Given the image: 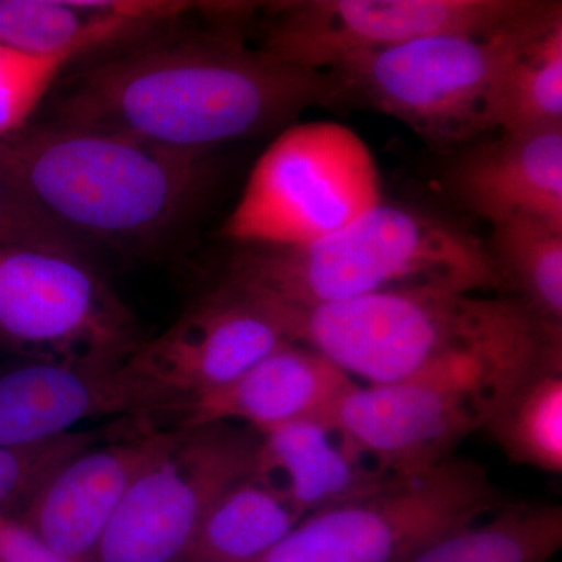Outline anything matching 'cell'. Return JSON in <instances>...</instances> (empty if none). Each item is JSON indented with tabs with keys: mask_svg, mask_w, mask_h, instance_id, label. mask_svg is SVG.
I'll return each mask as SVG.
<instances>
[{
	"mask_svg": "<svg viewBox=\"0 0 562 562\" xmlns=\"http://www.w3.org/2000/svg\"><path fill=\"white\" fill-rule=\"evenodd\" d=\"M184 405L127 364L85 369L27 361L0 372V450L49 441L83 420L179 417Z\"/></svg>",
	"mask_w": 562,
	"mask_h": 562,
	"instance_id": "4fadbf2b",
	"label": "cell"
},
{
	"mask_svg": "<svg viewBox=\"0 0 562 562\" xmlns=\"http://www.w3.org/2000/svg\"><path fill=\"white\" fill-rule=\"evenodd\" d=\"M83 55H32L0 46V138L24 128L63 72Z\"/></svg>",
	"mask_w": 562,
	"mask_h": 562,
	"instance_id": "603a6c76",
	"label": "cell"
},
{
	"mask_svg": "<svg viewBox=\"0 0 562 562\" xmlns=\"http://www.w3.org/2000/svg\"><path fill=\"white\" fill-rule=\"evenodd\" d=\"M561 16V2L535 0L516 20L492 31L425 36L347 58L328 70L349 105L387 114L428 143L454 146L495 131L506 66L532 35Z\"/></svg>",
	"mask_w": 562,
	"mask_h": 562,
	"instance_id": "5b68a950",
	"label": "cell"
},
{
	"mask_svg": "<svg viewBox=\"0 0 562 562\" xmlns=\"http://www.w3.org/2000/svg\"><path fill=\"white\" fill-rule=\"evenodd\" d=\"M290 341L266 306L224 286L192 305L125 364L147 382L190 402L232 383Z\"/></svg>",
	"mask_w": 562,
	"mask_h": 562,
	"instance_id": "7c38bea8",
	"label": "cell"
},
{
	"mask_svg": "<svg viewBox=\"0 0 562 562\" xmlns=\"http://www.w3.org/2000/svg\"><path fill=\"white\" fill-rule=\"evenodd\" d=\"M261 305L290 341L368 384H454L503 402L536 372L562 366V330L517 297L408 286L310 310Z\"/></svg>",
	"mask_w": 562,
	"mask_h": 562,
	"instance_id": "7a4b0ae2",
	"label": "cell"
},
{
	"mask_svg": "<svg viewBox=\"0 0 562 562\" xmlns=\"http://www.w3.org/2000/svg\"><path fill=\"white\" fill-rule=\"evenodd\" d=\"M143 342L131 310L85 258L0 247V344L29 361L114 369Z\"/></svg>",
	"mask_w": 562,
	"mask_h": 562,
	"instance_id": "9c48e42d",
	"label": "cell"
},
{
	"mask_svg": "<svg viewBox=\"0 0 562 562\" xmlns=\"http://www.w3.org/2000/svg\"><path fill=\"white\" fill-rule=\"evenodd\" d=\"M98 442L94 431H69L36 446L0 450V514L14 516L55 469Z\"/></svg>",
	"mask_w": 562,
	"mask_h": 562,
	"instance_id": "cb8c5ba5",
	"label": "cell"
},
{
	"mask_svg": "<svg viewBox=\"0 0 562 562\" xmlns=\"http://www.w3.org/2000/svg\"><path fill=\"white\" fill-rule=\"evenodd\" d=\"M305 514L255 472L233 484L202 520L180 562H255Z\"/></svg>",
	"mask_w": 562,
	"mask_h": 562,
	"instance_id": "ac0fdd59",
	"label": "cell"
},
{
	"mask_svg": "<svg viewBox=\"0 0 562 562\" xmlns=\"http://www.w3.org/2000/svg\"><path fill=\"white\" fill-rule=\"evenodd\" d=\"M0 247L58 251L87 260L88 250L52 225L0 169Z\"/></svg>",
	"mask_w": 562,
	"mask_h": 562,
	"instance_id": "d4e9b609",
	"label": "cell"
},
{
	"mask_svg": "<svg viewBox=\"0 0 562 562\" xmlns=\"http://www.w3.org/2000/svg\"><path fill=\"white\" fill-rule=\"evenodd\" d=\"M535 0H291L269 3L258 49L299 68L333 66L441 33L492 31Z\"/></svg>",
	"mask_w": 562,
	"mask_h": 562,
	"instance_id": "30bf717a",
	"label": "cell"
},
{
	"mask_svg": "<svg viewBox=\"0 0 562 562\" xmlns=\"http://www.w3.org/2000/svg\"><path fill=\"white\" fill-rule=\"evenodd\" d=\"M260 442L232 422L165 430L92 562H180L211 506L255 472Z\"/></svg>",
	"mask_w": 562,
	"mask_h": 562,
	"instance_id": "ba28073f",
	"label": "cell"
},
{
	"mask_svg": "<svg viewBox=\"0 0 562 562\" xmlns=\"http://www.w3.org/2000/svg\"><path fill=\"white\" fill-rule=\"evenodd\" d=\"M447 187L491 225L532 216L562 227V127L501 132L465 147L450 165Z\"/></svg>",
	"mask_w": 562,
	"mask_h": 562,
	"instance_id": "2e32d148",
	"label": "cell"
},
{
	"mask_svg": "<svg viewBox=\"0 0 562 562\" xmlns=\"http://www.w3.org/2000/svg\"><path fill=\"white\" fill-rule=\"evenodd\" d=\"M382 201L379 168L357 133L336 122L295 124L251 169L221 235L244 247L301 246Z\"/></svg>",
	"mask_w": 562,
	"mask_h": 562,
	"instance_id": "8992f818",
	"label": "cell"
},
{
	"mask_svg": "<svg viewBox=\"0 0 562 562\" xmlns=\"http://www.w3.org/2000/svg\"><path fill=\"white\" fill-rule=\"evenodd\" d=\"M492 261L502 283L550 327L562 330V227L532 216L492 225Z\"/></svg>",
	"mask_w": 562,
	"mask_h": 562,
	"instance_id": "ffe728a7",
	"label": "cell"
},
{
	"mask_svg": "<svg viewBox=\"0 0 562 562\" xmlns=\"http://www.w3.org/2000/svg\"><path fill=\"white\" fill-rule=\"evenodd\" d=\"M494 125L501 132L562 127V16L509 60L498 85Z\"/></svg>",
	"mask_w": 562,
	"mask_h": 562,
	"instance_id": "44dd1931",
	"label": "cell"
},
{
	"mask_svg": "<svg viewBox=\"0 0 562 562\" xmlns=\"http://www.w3.org/2000/svg\"><path fill=\"white\" fill-rule=\"evenodd\" d=\"M561 546V506L520 503L436 539L405 562H547Z\"/></svg>",
	"mask_w": 562,
	"mask_h": 562,
	"instance_id": "d6986e66",
	"label": "cell"
},
{
	"mask_svg": "<svg viewBox=\"0 0 562 562\" xmlns=\"http://www.w3.org/2000/svg\"><path fill=\"white\" fill-rule=\"evenodd\" d=\"M501 403L454 384H355L331 422L373 468L390 476H413L453 458V450L484 428Z\"/></svg>",
	"mask_w": 562,
	"mask_h": 562,
	"instance_id": "8fae6325",
	"label": "cell"
},
{
	"mask_svg": "<svg viewBox=\"0 0 562 562\" xmlns=\"http://www.w3.org/2000/svg\"><path fill=\"white\" fill-rule=\"evenodd\" d=\"M60 77L47 122L99 128L166 149L213 151L283 127L314 106H349L330 70L288 65L232 25L146 33Z\"/></svg>",
	"mask_w": 562,
	"mask_h": 562,
	"instance_id": "6da1fadb",
	"label": "cell"
},
{
	"mask_svg": "<svg viewBox=\"0 0 562 562\" xmlns=\"http://www.w3.org/2000/svg\"><path fill=\"white\" fill-rule=\"evenodd\" d=\"M149 420L63 462L13 517L63 557L92 562L133 480L160 447L165 430Z\"/></svg>",
	"mask_w": 562,
	"mask_h": 562,
	"instance_id": "5bb4252c",
	"label": "cell"
},
{
	"mask_svg": "<svg viewBox=\"0 0 562 562\" xmlns=\"http://www.w3.org/2000/svg\"><path fill=\"white\" fill-rule=\"evenodd\" d=\"M0 169L81 247L155 243L216 183L211 151L166 149L99 128L40 122L0 138Z\"/></svg>",
	"mask_w": 562,
	"mask_h": 562,
	"instance_id": "3957f363",
	"label": "cell"
},
{
	"mask_svg": "<svg viewBox=\"0 0 562 562\" xmlns=\"http://www.w3.org/2000/svg\"><path fill=\"white\" fill-rule=\"evenodd\" d=\"M490 251L449 220L380 202L341 231L290 247H244L220 286L268 305L310 310L395 288L502 286Z\"/></svg>",
	"mask_w": 562,
	"mask_h": 562,
	"instance_id": "277c9868",
	"label": "cell"
},
{
	"mask_svg": "<svg viewBox=\"0 0 562 562\" xmlns=\"http://www.w3.org/2000/svg\"><path fill=\"white\" fill-rule=\"evenodd\" d=\"M260 435L255 475L305 516L357 501L398 479L364 460L331 419L290 422Z\"/></svg>",
	"mask_w": 562,
	"mask_h": 562,
	"instance_id": "e0dca14e",
	"label": "cell"
},
{
	"mask_svg": "<svg viewBox=\"0 0 562 562\" xmlns=\"http://www.w3.org/2000/svg\"><path fill=\"white\" fill-rule=\"evenodd\" d=\"M355 384L319 351L288 341L232 383L191 398L179 425L244 422L262 432L295 420L331 419Z\"/></svg>",
	"mask_w": 562,
	"mask_h": 562,
	"instance_id": "9a60e30c",
	"label": "cell"
},
{
	"mask_svg": "<svg viewBox=\"0 0 562 562\" xmlns=\"http://www.w3.org/2000/svg\"><path fill=\"white\" fill-rule=\"evenodd\" d=\"M516 464L562 472V366L520 383L484 425Z\"/></svg>",
	"mask_w": 562,
	"mask_h": 562,
	"instance_id": "7402d4cb",
	"label": "cell"
},
{
	"mask_svg": "<svg viewBox=\"0 0 562 562\" xmlns=\"http://www.w3.org/2000/svg\"><path fill=\"white\" fill-rule=\"evenodd\" d=\"M0 562H76L52 550L24 524L0 514Z\"/></svg>",
	"mask_w": 562,
	"mask_h": 562,
	"instance_id": "484cf974",
	"label": "cell"
},
{
	"mask_svg": "<svg viewBox=\"0 0 562 562\" xmlns=\"http://www.w3.org/2000/svg\"><path fill=\"white\" fill-rule=\"evenodd\" d=\"M501 505L486 469L450 458L357 501L308 514L255 562H405Z\"/></svg>",
	"mask_w": 562,
	"mask_h": 562,
	"instance_id": "52a82bcc",
	"label": "cell"
}]
</instances>
